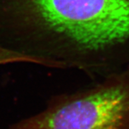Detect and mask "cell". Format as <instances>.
Returning <instances> with one entry per match:
<instances>
[{
	"instance_id": "obj_1",
	"label": "cell",
	"mask_w": 129,
	"mask_h": 129,
	"mask_svg": "<svg viewBox=\"0 0 129 129\" xmlns=\"http://www.w3.org/2000/svg\"><path fill=\"white\" fill-rule=\"evenodd\" d=\"M18 26L44 41L56 68L106 76L129 67V0H4Z\"/></svg>"
},
{
	"instance_id": "obj_2",
	"label": "cell",
	"mask_w": 129,
	"mask_h": 129,
	"mask_svg": "<svg viewBox=\"0 0 129 129\" xmlns=\"http://www.w3.org/2000/svg\"><path fill=\"white\" fill-rule=\"evenodd\" d=\"M6 129H129V67L56 96L45 110Z\"/></svg>"
},
{
	"instance_id": "obj_3",
	"label": "cell",
	"mask_w": 129,
	"mask_h": 129,
	"mask_svg": "<svg viewBox=\"0 0 129 129\" xmlns=\"http://www.w3.org/2000/svg\"><path fill=\"white\" fill-rule=\"evenodd\" d=\"M14 62L37 63L38 60L35 56L0 46V64Z\"/></svg>"
}]
</instances>
